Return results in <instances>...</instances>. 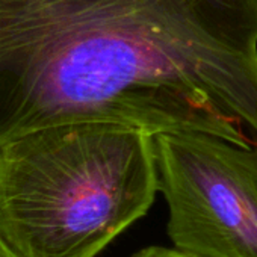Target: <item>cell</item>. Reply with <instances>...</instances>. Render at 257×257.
Instances as JSON below:
<instances>
[{"instance_id":"cell-1","label":"cell","mask_w":257,"mask_h":257,"mask_svg":"<svg viewBox=\"0 0 257 257\" xmlns=\"http://www.w3.org/2000/svg\"><path fill=\"white\" fill-rule=\"evenodd\" d=\"M26 128L107 121L257 146V0H35Z\"/></svg>"},{"instance_id":"cell-2","label":"cell","mask_w":257,"mask_h":257,"mask_svg":"<svg viewBox=\"0 0 257 257\" xmlns=\"http://www.w3.org/2000/svg\"><path fill=\"white\" fill-rule=\"evenodd\" d=\"M158 192L155 140L137 127L76 121L0 146V237L19 257H97Z\"/></svg>"},{"instance_id":"cell-3","label":"cell","mask_w":257,"mask_h":257,"mask_svg":"<svg viewBox=\"0 0 257 257\" xmlns=\"http://www.w3.org/2000/svg\"><path fill=\"white\" fill-rule=\"evenodd\" d=\"M153 140L171 245L197 257H257V146L203 132Z\"/></svg>"},{"instance_id":"cell-4","label":"cell","mask_w":257,"mask_h":257,"mask_svg":"<svg viewBox=\"0 0 257 257\" xmlns=\"http://www.w3.org/2000/svg\"><path fill=\"white\" fill-rule=\"evenodd\" d=\"M131 257H197L189 252H185L176 246H164V245H150L144 246Z\"/></svg>"},{"instance_id":"cell-5","label":"cell","mask_w":257,"mask_h":257,"mask_svg":"<svg viewBox=\"0 0 257 257\" xmlns=\"http://www.w3.org/2000/svg\"><path fill=\"white\" fill-rule=\"evenodd\" d=\"M0 257H19L5 242L4 239L0 237Z\"/></svg>"}]
</instances>
